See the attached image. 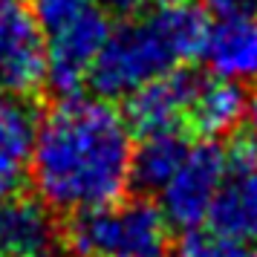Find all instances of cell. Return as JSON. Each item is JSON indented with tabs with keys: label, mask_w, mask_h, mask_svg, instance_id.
I'll return each instance as SVG.
<instances>
[{
	"label": "cell",
	"mask_w": 257,
	"mask_h": 257,
	"mask_svg": "<svg viewBox=\"0 0 257 257\" xmlns=\"http://www.w3.org/2000/svg\"><path fill=\"white\" fill-rule=\"evenodd\" d=\"M130 127L107 101L61 98L38 124L32 182L52 211L113 205L130 185Z\"/></svg>",
	"instance_id": "1"
},
{
	"label": "cell",
	"mask_w": 257,
	"mask_h": 257,
	"mask_svg": "<svg viewBox=\"0 0 257 257\" xmlns=\"http://www.w3.org/2000/svg\"><path fill=\"white\" fill-rule=\"evenodd\" d=\"M72 257H162L168 220L148 199L75 211L61 234Z\"/></svg>",
	"instance_id": "2"
},
{
	"label": "cell",
	"mask_w": 257,
	"mask_h": 257,
	"mask_svg": "<svg viewBox=\"0 0 257 257\" xmlns=\"http://www.w3.org/2000/svg\"><path fill=\"white\" fill-rule=\"evenodd\" d=\"M179 64L182 61L168 32L162 29L156 12H151L121 24L118 29H110L107 44L90 67L87 84L101 98H121Z\"/></svg>",
	"instance_id": "3"
},
{
	"label": "cell",
	"mask_w": 257,
	"mask_h": 257,
	"mask_svg": "<svg viewBox=\"0 0 257 257\" xmlns=\"http://www.w3.org/2000/svg\"><path fill=\"white\" fill-rule=\"evenodd\" d=\"M110 18L104 9L84 6L70 21L49 29L47 41V87L55 98H75L87 84L95 55L110 38Z\"/></svg>",
	"instance_id": "4"
},
{
	"label": "cell",
	"mask_w": 257,
	"mask_h": 257,
	"mask_svg": "<svg viewBox=\"0 0 257 257\" xmlns=\"http://www.w3.org/2000/svg\"><path fill=\"white\" fill-rule=\"evenodd\" d=\"M47 84L44 26L18 0L0 3V87L18 98H32Z\"/></svg>",
	"instance_id": "5"
},
{
	"label": "cell",
	"mask_w": 257,
	"mask_h": 257,
	"mask_svg": "<svg viewBox=\"0 0 257 257\" xmlns=\"http://www.w3.org/2000/svg\"><path fill=\"white\" fill-rule=\"evenodd\" d=\"M225 179V153L214 142H202L191 148L185 162L176 168V174L165 182L162 214L168 225L179 231L197 228L202 220H208L211 202Z\"/></svg>",
	"instance_id": "6"
},
{
	"label": "cell",
	"mask_w": 257,
	"mask_h": 257,
	"mask_svg": "<svg viewBox=\"0 0 257 257\" xmlns=\"http://www.w3.org/2000/svg\"><path fill=\"white\" fill-rule=\"evenodd\" d=\"M199 72L188 67H174V70L156 75L151 81L136 87L133 93L124 95V121L130 133H159V130H179L185 124L188 104L197 93Z\"/></svg>",
	"instance_id": "7"
},
{
	"label": "cell",
	"mask_w": 257,
	"mask_h": 257,
	"mask_svg": "<svg viewBox=\"0 0 257 257\" xmlns=\"http://www.w3.org/2000/svg\"><path fill=\"white\" fill-rule=\"evenodd\" d=\"M61 248L58 222L41 197L0 202V257H58Z\"/></svg>",
	"instance_id": "8"
},
{
	"label": "cell",
	"mask_w": 257,
	"mask_h": 257,
	"mask_svg": "<svg viewBox=\"0 0 257 257\" xmlns=\"http://www.w3.org/2000/svg\"><path fill=\"white\" fill-rule=\"evenodd\" d=\"M202 55L220 78H257V15H231L208 26Z\"/></svg>",
	"instance_id": "9"
},
{
	"label": "cell",
	"mask_w": 257,
	"mask_h": 257,
	"mask_svg": "<svg viewBox=\"0 0 257 257\" xmlns=\"http://www.w3.org/2000/svg\"><path fill=\"white\" fill-rule=\"evenodd\" d=\"M248 113V98L240 81L231 78H199L197 93L188 104L185 124L202 139H217L222 133H234Z\"/></svg>",
	"instance_id": "10"
},
{
	"label": "cell",
	"mask_w": 257,
	"mask_h": 257,
	"mask_svg": "<svg viewBox=\"0 0 257 257\" xmlns=\"http://www.w3.org/2000/svg\"><path fill=\"white\" fill-rule=\"evenodd\" d=\"M208 222L237 243H257V168L225 174L211 202Z\"/></svg>",
	"instance_id": "11"
},
{
	"label": "cell",
	"mask_w": 257,
	"mask_h": 257,
	"mask_svg": "<svg viewBox=\"0 0 257 257\" xmlns=\"http://www.w3.org/2000/svg\"><path fill=\"white\" fill-rule=\"evenodd\" d=\"M188 151L191 145L182 130H159L142 136V145L130 156V185L142 194L162 191L176 168L185 162Z\"/></svg>",
	"instance_id": "12"
},
{
	"label": "cell",
	"mask_w": 257,
	"mask_h": 257,
	"mask_svg": "<svg viewBox=\"0 0 257 257\" xmlns=\"http://www.w3.org/2000/svg\"><path fill=\"white\" fill-rule=\"evenodd\" d=\"M38 136V110L29 98L0 101V153L26 165Z\"/></svg>",
	"instance_id": "13"
},
{
	"label": "cell",
	"mask_w": 257,
	"mask_h": 257,
	"mask_svg": "<svg viewBox=\"0 0 257 257\" xmlns=\"http://www.w3.org/2000/svg\"><path fill=\"white\" fill-rule=\"evenodd\" d=\"M179 257H245L243 245L225 237V234L214 231H202V228H188L182 243H179Z\"/></svg>",
	"instance_id": "14"
},
{
	"label": "cell",
	"mask_w": 257,
	"mask_h": 257,
	"mask_svg": "<svg viewBox=\"0 0 257 257\" xmlns=\"http://www.w3.org/2000/svg\"><path fill=\"white\" fill-rule=\"evenodd\" d=\"M222 153H225V174L254 171L257 168V133L248 124L237 127L231 142L222 148Z\"/></svg>",
	"instance_id": "15"
},
{
	"label": "cell",
	"mask_w": 257,
	"mask_h": 257,
	"mask_svg": "<svg viewBox=\"0 0 257 257\" xmlns=\"http://www.w3.org/2000/svg\"><path fill=\"white\" fill-rule=\"evenodd\" d=\"M32 6H35L32 12L41 21V26L55 29L64 21H70L75 12H81L84 6H87V0H32Z\"/></svg>",
	"instance_id": "16"
},
{
	"label": "cell",
	"mask_w": 257,
	"mask_h": 257,
	"mask_svg": "<svg viewBox=\"0 0 257 257\" xmlns=\"http://www.w3.org/2000/svg\"><path fill=\"white\" fill-rule=\"evenodd\" d=\"M21 182H24V165L0 153V202L15 197Z\"/></svg>",
	"instance_id": "17"
},
{
	"label": "cell",
	"mask_w": 257,
	"mask_h": 257,
	"mask_svg": "<svg viewBox=\"0 0 257 257\" xmlns=\"http://www.w3.org/2000/svg\"><path fill=\"white\" fill-rule=\"evenodd\" d=\"M214 15L231 18V15H257V0H205Z\"/></svg>",
	"instance_id": "18"
},
{
	"label": "cell",
	"mask_w": 257,
	"mask_h": 257,
	"mask_svg": "<svg viewBox=\"0 0 257 257\" xmlns=\"http://www.w3.org/2000/svg\"><path fill=\"white\" fill-rule=\"evenodd\" d=\"M104 9H113V12H121V15H130V12H139L148 0H101Z\"/></svg>",
	"instance_id": "19"
},
{
	"label": "cell",
	"mask_w": 257,
	"mask_h": 257,
	"mask_svg": "<svg viewBox=\"0 0 257 257\" xmlns=\"http://www.w3.org/2000/svg\"><path fill=\"white\" fill-rule=\"evenodd\" d=\"M245 116H248V127L257 133V87H254V98L248 101V113Z\"/></svg>",
	"instance_id": "20"
},
{
	"label": "cell",
	"mask_w": 257,
	"mask_h": 257,
	"mask_svg": "<svg viewBox=\"0 0 257 257\" xmlns=\"http://www.w3.org/2000/svg\"><path fill=\"white\" fill-rule=\"evenodd\" d=\"M156 3H182V0H156Z\"/></svg>",
	"instance_id": "21"
},
{
	"label": "cell",
	"mask_w": 257,
	"mask_h": 257,
	"mask_svg": "<svg viewBox=\"0 0 257 257\" xmlns=\"http://www.w3.org/2000/svg\"><path fill=\"white\" fill-rule=\"evenodd\" d=\"M245 257H257V248H254V251H245Z\"/></svg>",
	"instance_id": "22"
},
{
	"label": "cell",
	"mask_w": 257,
	"mask_h": 257,
	"mask_svg": "<svg viewBox=\"0 0 257 257\" xmlns=\"http://www.w3.org/2000/svg\"><path fill=\"white\" fill-rule=\"evenodd\" d=\"M0 3H3V0H0Z\"/></svg>",
	"instance_id": "23"
}]
</instances>
